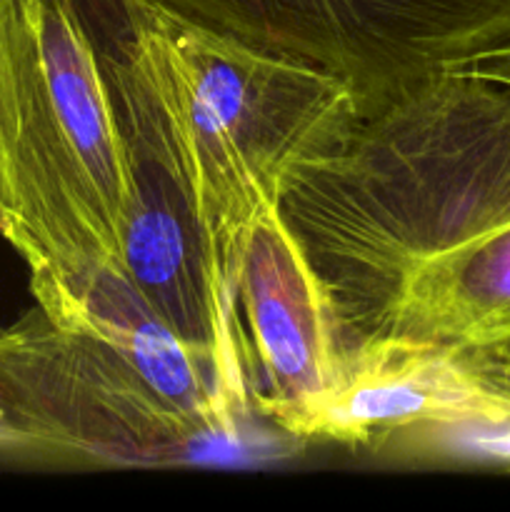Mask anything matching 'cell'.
<instances>
[{
    "instance_id": "cell-6",
    "label": "cell",
    "mask_w": 510,
    "mask_h": 512,
    "mask_svg": "<svg viewBox=\"0 0 510 512\" xmlns=\"http://www.w3.org/2000/svg\"><path fill=\"white\" fill-rule=\"evenodd\" d=\"M233 325L250 410L305 443L338 385L348 343L333 295L283 208L255 223L235 285Z\"/></svg>"
},
{
    "instance_id": "cell-2",
    "label": "cell",
    "mask_w": 510,
    "mask_h": 512,
    "mask_svg": "<svg viewBox=\"0 0 510 512\" xmlns=\"http://www.w3.org/2000/svg\"><path fill=\"white\" fill-rule=\"evenodd\" d=\"M123 33L103 55L128 140L183 193L230 308L260 215L358 115L333 75L265 53L148 0H115Z\"/></svg>"
},
{
    "instance_id": "cell-8",
    "label": "cell",
    "mask_w": 510,
    "mask_h": 512,
    "mask_svg": "<svg viewBox=\"0 0 510 512\" xmlns=\"http://www.w3.org/2000/svg\"><path fill=\"white\" fill-rule=\"evenodd\" d=\"M30 293L55 323L110 345L213 448H230L240 423L253 415L245 390L208 353L185 343L145 303L125 270L95 265L33 285Z\"/></svg>"
},
{
    "instance_id": "cell-4",
    "label": "cell",
    "mask_w": 510,
    "mask_h": 512,
    "mask_svg": "<svg viewBox=\"0 0 510 512\" xmlns=\"http://www.w3.org/2000/svg\"><path fill=\"white\" fill-rule=\"evenodd\" d=\"M215 450L103 340L38 303L0 325V460L38 468L180 465Z\"/></svg>"
},
{
    "instance_id": "cell-1",
    "label": "cell",
    "mask_w": 510,
    "mask_h": 512,
    "mask_svg": "<svg viewBox=\"0 0 510 512\" xmlns=\"http://www.w3.org/2000/svg\"><path fill=\"white\" fill-rule=\"evenodd\" d=\"M280 208L348 345L510 348V83L463 65L358 113Z\"/></svg>"
},
{
    "instance_id": "cell-9",
    "label": "cell",
    "mask_w": 510,
    "mask_h": 512,
    "mask_svg": "<svg viewBox=\"0 0 510 512\" xmlns=\"http://www.w3.org/2000/svg\"><path fill=\"white\" fill-rule=\"evenodd\" d=\"M130 148L138 203L123 245L125 275L185 343L208 353L245 390L233 308L215 280L183 193L153 155L133 143Z\"/></svg>"
},
{
    "instance_id": "cell-7",
    "label": "cell",
    "mask_w": 510,
    "mask_h": 512,
    "mask_svg": "<svg viewBox=\"0 0 510 512\" xmlns=\"http://www.w3.org/2000/svg\"><path fill=\"white\" fill-rule=\"evenodd\" d=\"M510 418V348L370 335L345 348L343 373L305 443L368 448L400 428Z\"/></svg>"
},
{
    "instance_id": "cell-10",
    "label": "cell",
    "mask_w": 510,
    "mask_h": 512,
    "mask_svg": "<svg viewBox=\"0 0 510 512\" xmlns=\"http://www.w3.org/2000/svg\"><path fill=\"white\" fill-rule=\"evenodd\" d=\"M470 68L478 70V73L490 75V78H498L503 83H510V43L503 48L493 50V53L480 55L478 60L468 63Z\"/></svg>"
},
{
    "instance_id": "cell-5",
    "label": "cell",
    "mask_w": 510,
    "mask_h": 512,
    "mask_svg": "<svg viewBox=\"0 0 510 512\" xmlns=\"http://www.w3.org/2000/svg\"><path fill=\"white\" fill-rule=\"evenodd\" d=\"M333 75L358 113L510 43V0H148Z\"/></svg>"
},
{
    "instance_id": "cell-3",
    "label": "cell",
    "mask_w": 510,
    "mask_h": 512,
    "mask_svg": "<svg viewBox=\"0 0 510 512\" xmlns=\"http://www.w3.org/2000/svg\"><path fill=\"white\" fill-rule=\"evenodd\" d=\"M138 178L85 0H0V235L30 288L123 270Z\"/></svg>"
}]
</instances>
